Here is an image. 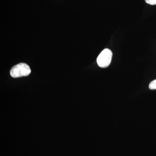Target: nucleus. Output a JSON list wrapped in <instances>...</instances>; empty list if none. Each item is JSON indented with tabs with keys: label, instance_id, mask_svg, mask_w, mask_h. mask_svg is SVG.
Returning a JSON list of instances; mask_svg holds the SVG:
<instances>
[{
	"label": "nucleus",
	"instance_id": "20e7f679",
	"mask_svg": "<svg viewBox=\"0 0 156 156\" xmlns=\"http://www.w3.org/2000/svg\"><path fill=\"white\" fill-rule=\"evenodd\" d=\"M146 2L151 5H156V0H145Z\"/></svg>",
	"mask_w": 156,
	"mask_h": 156
},
{
	"label": "nucleus",
	"instance_id": "7ed1b4c3",
	"mask_svg": "<svg viewBox=\"0 0 156 156\" xmlns=\"http://www.w3.org/2000/svg\"><path fill=\"white\" fill-rule=\"evenodd\" d=\"M149 88L151 90L156 89V80H154L151 82L150 83L149 85Z\"/></svg>",
	"mask_w": 156,
	"mask_h": 156
},
{
	"label": "nucleus",
	"instance_id": "f257e3e1",
	"mask_svg": "<svg viewBox=\"0 0 156 156\" xmlns=\"http://www.w3.org/2000/svg\"><path fill=\"white\" fill-rule=\"evenodd\" d=\"M31 73L30 67L25 63H20L14 66L10 70L12 77L18 78L28 76Z\"/></svg>",
	"mask_w": 156,
	"mask_h": 156
},
{
	"label": "nucleus",
	"instance_id": "f03ea898",
	"mask_svg": "<svg viewBox=\"0 0 156 156\" xmlns=\"http://www.w3.org/2000/svg\"><path fill=\"white\" fill-rule=\"evenodd\" d=\"M112 53L108 49H105L101 51L97 58L98 65L99 67L106 68L108 67L111 62Z\"/></svg>",
	"mask_w": 156,
	"mask_h": 156
}]
</instances>
